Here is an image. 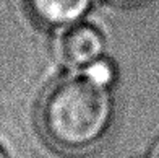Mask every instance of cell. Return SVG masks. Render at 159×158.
<instances>
[{
  "instance_id": "277c9868",
  "label": "cell",
  "mask_w": 159,
  "mask_h": 158,
  "mask_svg": "<svg viewBox=\"0 0 159 158\" xmlns=\"http://www.w3.org/2000/svg\"><path fill=\"white\" fill-rule=\"evenodd\" d=\"M0 158H10V155H8V152H7V148L0 143Z\"/></svg>"
},
{
  "instance_id": "7a4b0ae2",
  "label": "cell",
  "mask_w": 159,
  "mask_h": 158,
  "mask_svg": "<svg viewBox=\"0 0 159 158\" xmlns=\"http://www.w3.org/2000/svg\"><path fill=\"white\" fill-rule=\"evenodd\" d=\"M60 54L71 69L78 72L89 70L104 59L106 38L96 26L76 23L65 30L60 39Z\"/></svg>"
},
{
  "instance_id": "6da1fadb",
  "label": "cell",
  "mask_w": 159,
  "mask_h": 158,
  "mask_svg": "<svg viewBox=\"0 0 159 158\" xmlns=\"http://www.w3.org/2000/svg\"><path fill=\"white\" fill-rule=\"evenodd\" d=\"M114 104L107 83L88 72L60 78L50 87L39 108L46 139L60 150H88L104 139L112 122Z\"/></svg>"
},
{
  "instance_id": "8992f818",
  "label": "cell",
  "mask_w": 159,
  "mask_h": 158,
  "mask_svg": "<svg viewBox=\"0 0 159 158\" xmlns=\"http://www.w3.org/2000/svg\"><path fill=\"white\" fill-rule=\"evenodd\" d=\"M156 158H159V152H157V155H156Z\"/></svg>"
},
{
  "instance_id": "5b68a950",
  "label": "cell",
  "mask_w": 159,
  "mask_h": 158,
  "mask_svg": "<svg viewBox=\"0 0 159 158\" xmlns=\"http://www.w3.org/2000/svg\"><path fill=\"white\" fill-rule=\"evenodd\" d=\"M119 2H133V0H119Z\"/></svg>"
},
{
  "instance_id": "3957f363",
  "label": "cell",
  "mask_w": 159,
  "mask_h": 158,
  "mask_svg": "<svg viewBox=\"0 0 159 158\" xmlns=\"http://www.w3.org/2000/svg\"><path fill=\"white\" fill-rule=\"evenodd\" d=\"M93 0H26L31 17L46 28H70L89 12Z\"/></svg>"
}]
</instances>
